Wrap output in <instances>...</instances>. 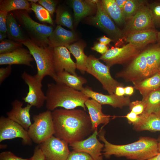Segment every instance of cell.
<instances>
[{
  "instance_id": "1",
  "label": "cell",
  "mask_w": 160,
  "mask_h": 160,
  "mask_svg": "<svg viewBox=\"0 0 160 160\" xmlns=\"http://www.w3.org/2000/svg\"><path fill=\"white\" fill-rule=\"evenodd\" d=\"M52 113L54 135L69 144L93 132L89 114L84 110L57 108Z\"/></svg>"
},
{
  "instance_id": "52",
  "label": "cell",
  "mask_w": 160,
  "mask_h": 160,
  "mask_svg": "<svg viewBox=\"0 0 160 160\" xmlns=\"http://www.w3.org/2000/svg\"><path fill=\"white\" fill-rule=\"evenodd\" d=\"M7 33H0V42L5 39L7 37Z\"/></svg>"
},
{
  "instance_id": "29",
  "label": "cell",
  "mask_w": 160,
  "mask_h": 160,
  "mask_svg": "<svg viewBox=\"0 0 160 160\" xmlns=\"http://www.w3.org/2000/svg\"><path fill=\"white\" fill-rule=\"evenodd\" d=\"M134 89L143 97L150 92L160 88V76L157 73L137 82L133 83Z\"/></svg>"
},
{
  "instance_id": "19",
  "label": "cell",
  "mask_w": 160,
  "mask_h": 160,
  "mask_svg": "<svg viewBox=\"0 0 160 160\" xmlns=\"http://www.w3.org/2000/svg\"><path fill=\"white\" fill-rule=\"evenodd\" d=\"M34 59L28 49L22 47L8 53L0 54V65H23L32 67Z\"/></svg>"
},
{
  "instance_id": "39",
  "label": "cell",
  "mask_w": 160,
  "mask_h": 160,
  "mask_svg": "<svg viewBox=\"0 0 160 160\" xmlns=\"http://www.w3.org/2000/svg\"><path fill=\"white\" fill-rule=\"evenodd\" d=\"M66 160H94L89 154L82 152H70Z\"/></svg>"
},
{
  "instance_id": "45",
  "label": "cell",
  "mask_w": 160,
  "mask_h": 160,
  "mask_svg": "<svg viewBox=\"0 0 160 160\" xmlns=\"http://www.w3.org/2000/svg\"><path fill=\"white\" fill-rule=\"evenodd\" d=\"M30 159V160H44V156L39 145L35 147L33 155Z\"/></svg>"
},
{
  "instance_id": "17",
  "label": "cell",
  "mask_w": 160,
  "mask_h": 160,
  "mask_svg": "<svg viewBox=\"0 0 160 160\" xmlns=\"http://www.w3.org/2000/svg\"><path fill=\"white\" fill-rule=\"evenodd\" d=\"M81 92L89 98L94 100L101 105H108L114 108H122L129 106L131 102L129 96H119L115 94L104 95L93 91L88 86Z\"/></svg>"
},
{
  "instance_id": "24",
  "label": "cell",
  "mask_w": 160,
  "mask_h": 160,
  "mask_svg": "<svg viewBox=\"0 0 160 160\" xmlns=\"http://www.w3.org/2000/svg\"><path fill=\"white\" fill-rule=\"evenodd\" d=\"M53 79L56 83L65 84L81 91L84 88L83 85L87 82V79L83 76H75L65 71L56 73Z\"/></svg>"
},
{
  "instance_id": "46",
  "label": "cell",
  "mask_w": 160,
  "mask_h": 160,
  "mask_svg": "<svg viewBox=\"0 0 160 160\" xmlns=\"http://www.w3.org/2000/svg\"><path fill=\"white\" fill-rule=\"evenodd\" d=\"M91 49L101 54L102 55L105 53L108 50L107 45L100 43H96Z\"/></svg>"
},
{
  "instance_id": "51",
  "label": "cell",
  "mask_w": 160,
  "mask_h": 160,
  "mask_svg": "<svg viewBox=\"0 0 160 160\" xmlns=\"http://www.w3.org/2000/svg\"><path fill=\"white\" fill-rule=\"evenodd\" d=\"M119 7L122 10L127 0H115Z\"/></svg>"
},
{
  "instance_id": "56",
  "label": "cell",
  "mask_w": 160,
  "mask_h": 160,
  "mask_svg": "<svg viewBox=\"0 0 160 160\" xmlns=\"http://www.w3.org/2000/svg\"><path fill=\"white\" fill-rule=\"evenodd\" d=\"M160 76V67H159L157 73Z\"/></svg>"
},
{
  "instance_id": "50",
  "label": "cell",
  "mask_w": 160,
  "mask_h": 160,
  "mask_svg": "<svg viewBox=\"0 0 160 160\" xmlns=\"http://www.w3.org/2000/svg\"><path fill=\"white\" fill-rule=\"evenodd\" d=\"M157 140L158 142V154L156 156L146 160H160V135Z\"/></svg>"
},
{
  "instance_id": "48",
  "label": "cell",
  "mask_w": 160,
  "mask_h": 160,
  "mask_svg": "<svg viewBox=\"0 0 160 160\" xmlns=\"http://www.w3.org/2000/svg\"><path fill=\"white\" fill-rule=\"evenodd\" d=\"M124 87L119 86L116 88L115 94L119 96H123L125 95Z\"/></svg>"
},
{
  "instance_id": "31",
  "label": "cell",
  "mask_w": 160,
  "mask_h": 160,
  "mask_svg": "<svg viewBox=\"0 0 160 160\" xmlns=\"http://www.w3.org/2000/svg\"><path fill=\"white\" fill-rule=\"evenodd\" d=\"M101 1L105 10L116 23L121 25L125 23L122 11L117 5L115 0H102Z\"/></svg>"
},
{
  "instance_id": "21",
  "label": "cell",
  "mask_w": 160,
  "mask_h": 160,
  "mask_svg": "<svg viewBox=\"0 0 160 160\" xmlns=\"http://www.w3.org/2000/svg\"><path fill=\"white\" fill-rule=\"evenodd\" d=\"M85 104L88 111L93 132L100 124L105 125L109 122L111 116L103 112L102 105L89 98L86 101Z\"/></svg>"
},
{
  "instance_id": "4",
  "label": "cell",
  "mask_w": 160,
  "mask_h": 160,
  "mask_svg": "<svg viewBox=\"0 0 160 160\" xmlns=\"http://www.w3.org/2000/svg\"><path fill=\"white\" fill-rule=\"evenodd\" d=\"M22 44L27 47L36 63L37 72L35 76L36 78L41 81L46 76L53 79L56 73L53 66L51 47L39 45L28 38Z\"/></svg>"
},
{
  "instance_id": "28",
  "label": "cell",
  "mask_w": 160,
  "mask_h": 160,
  "mask_svg": "<svg viewBox=\"0 0 160 160\" xmlns=\"http://www.w3.org/2000/svg\"><path fill=\"white\" fill-rule=\"evenodd\" d=\"M85 47L84 44L80 41L71 44L66 47L75 58L76 68L82 74H84L86 72L88 57L84 52Z\"/></svg>"
},
{
  "instance_id": "37",
  "label": "cell",
  "mask_w": 160,
  "mask_h": 160,
  "mask_svg": "<svg viewBox=\"0 0 160 160\" xmlns=\"http://www.w3.org/2000/svg\"><path fill=\"white\" fill-rule=\"evenodd\" d=\"M147 6L152 15L155 27H160V1L148 3Z\"/></svg>"
},
{
  "instance_id": "55",
  "label": "cell",
  "mask_w": 160,
  "mask_h": 160,
  "mask_svg": "<svg viewBox=\"0 0 160 160\" xmlns=\"http://www.w3.org/2000/svg\"><path fill=\"white\" fill-rule=\"evenodd\" d=\"M1 145L3 147H0V148H6L7 146H6V145Z\"/></svg>"
},
{
  "instance_id": "42",
  "label": "cell",
  "mask_w": 160,
  "mask_h": 160,
  "mask_svg": "<svg viewBox=\"0 0 160 160\" xmlns=\"http://www.w3.org/2000/svg\"><path fill=\"white\" fill-rule=\"evenodd\" d=\"M8 13L0 11V33H7V23Z\"/></svg>"
},
{
  "instance_id": "53",
  "label": "cell",
  "mask_w": 160,
  "mask_h": 160,
  "mask_svg": "<svg viewBox=\"0 0 160 160\" xmlns=\"http://www.w3.org/2000/svg\"><path fill=\"white\" fill-rule=\"evenodd\" d=\"M157 43L160 44V31L158 32Z\"/></svg>"
},
{
  "instance_id": "16",
  "label": "cell",
  "mask_w": 160,
  "mask_h": 160,
  "mask_svg": "<svg viewBox=\"0 0 160 160\" xmlns=\"http://www.w3.org/2000/svg\"><path fill=\"white\" fill-rule=\"evenodd\" d=\"M53 63L55 71L56 73L63 71L71 74L78 75L76 70V63L71 58L70 53L65 47H52Z\"/></svg>"
},
{
  "instance_id": "49",
  "label": "cell",
  "mask_w": 160,
  "mask_h": 160,
  "mask_svg": "<svg viewBox=\"0 0 160 160\" xmlns=\"http://www.w3.org/2000/svg\"><path fill=\"white\" fill-rule=\"evenodd\" d=\"M125 95L128 96L132 95L134 92V88L132 86H127L124 87Z\"/></svg>"
},
{
  "instance_id": "13",
  "label": "cell",
  "mask_w": 160,
  "mask_h": 160,
  "mask_svg": "<svg viewBox=\"0 0 160 160\" xmlns=\"http://www.w3.org/2000/svg\"><path fill=\"white\" fill-rule=\"evenodd\" d=\"M16 138H21L23 145H30L32 143L28 131L8 117L1 116L0 118V142Z\"/></svg>"
},
{
  "instance_id": "11",
  "label": "cell",
  "mask_w": 160,
  "mask_h": 160,
  "mask_svg": "<svg viewBox=\"0 0 160 160\" xmlns=\"http://www.w3.org/2000/svg\"><path fill=\"white\" fill-rule=\"evenodd\" d=\"M21 78L28 87L26 95L22 99L32 106L38 108L42 107L46 99L42 89V81L39 80L35 75H31L25 71L22 73Z\"/></svg>"
},
{
  "instance_id": "35",
  "label": "cell",
  "mask_w": 160,
  "mask_h": 160,
  "mask_svg": "<svg viewBox=\"0 0 160 160\" xmlns=\"http://www.w3.org/2000/svg\"><path fill=\"white\" fill-rule=\"evenodd\" d=\"M31 10L34 13L39 21L53 25V22L49 12L40 4L31 3Z\"/></svg>"
},
{
  "instance_id": "5",
  "label": "cell",
  "mask_w": 160,
  "mask_h": 160,
  "mask_svg": "<svg viewBox=\"0 0 160 160\" xmlns=\"http://www.w3.org/2000/svg\"><path fill=\"white\" fill-rule=\"evenodd\" d=\"M15 16L27 32L31 39L41 46H49V38L54 30L53 27L33 20L26 11L16 10Z\"/></svg>"
},
{
  "instance_id": "23",
  "label": "cell",
  "mask_w": 160,
  "mask_h": 160,
  "mask_svg": "<svg viewBox=\"0 0 160 160\" xmlns=\"http://www.w3.org/2000/svg\"><path fill=\"white\" fill-rule=\"evenodd\" d=\"M98 0H72L70 1L74 12L75 25L84 17L93 13L97 8Z\"/></svg>"
},
{
  "instance_id": "3",
  "label": "cell",
  "mask_w": 160,
  "mask_h": 160,
  "mask_svg": "<svg viewBox=\"0 0 160 160\" xmlns=\"http://www.w3.org/2000/svg\"><path fill=\"white\" fill-rule=\"evenodd\" d=\"M45 95L46 108L51 111L58 107L70 110L78 107L86 111L85 103L89 98L81 91L57 83L47 84Z\"/></svg>"
},
{
  "instance_id": "14",
  "label": "cell",
  "mask_w": 160,
  "mask_h": 160,
  "mask_svg": "<svg viewBox=\"0 0 160 160\" xmlns=\"http://www.w3.org/2000/svg\"><path fill=\"white\" fill-rule=\"evenodd\" d=\"M147 4L141 7L128 20L123 30L125 37L135 32L155 28L151 12Z\"/></svg>"
},
{
  "instance_id": "41",
  "label": "cell",
  "mask_w": 160,
  "mask_h": 160,
  "mask_svg": "<svg viewBox=\"0 0 160 160\" xmlns=\"http://www.w3.org/2000/svg\"><path fill=\"white\" fill-rule=\"evenodd\" d=\"M30 159H24L19 157L10 151H4L0 154V160H30Z\"/></svg>"
},
{
  "instance_id": "38",
  "label": "cell",
  "mask_w": 160,
  "mask_h": 160,
  "mask_svg": "<svg viewBox=\"0 0 160 160\" xmlns=\"http://www.w3.org/2000/svg\"><path fill=\"white\" fill-rule=\"evenodd\" d=\"M129 106L130 111L138 115L143 113L145 108V104L142 100H136L131 102Z\"/></svg>"
},
{
  "instance_id": "47",
  "label": "cell",
  "mask_w": 160,
  "mask_h": 160,
  "mask_svg": "<svg viewBox=\"0 0 160 160\" xmlns=\"http://www.w3.org/2000/svg\"><path fill=\"white\" fill-rule=\"evenodd\" d=\"M97 39L99 40L100 43L106 45L109 44L111 42L113 41L111 39L105 36L98 38Z\"/></svg>"
},
{
  "instance_id": "30",
  "label": "cell",
  "mask_w": 160,
  "mask_h": 160,
  "mask_svg": "<svg viewBox=\"0 0 160 160\" xmlns=\"http://www.w3.org/2000/svg\"><path fill=\"white\" fill-rule=\"evenodd\" d=\"M145 106L144 113H160V88L150 92L143 97Z\"/></svg>"
},
{
  "instance_id": "25",
  "label": "cell",
  "mask_w": 160,
  "mask_h": 160,
  "mask_svg": "<svg viewBox=\"0 0 160 160\" xmlns=\"http://www.w3.org/2000/svg\"><path fill=\"white\" fill-rule=\"evenodd\" d=\"M140 116L139 121L133 125L135 129L137 131L160 132V113H143Z\"/></svg>"
},
{
  "instance_id": "18",
  "label": "cell",
  "mask_w": 160,
  "mask_h": 160,
  "mask_svg": "<svg viewBox=\"0 0 160 160\" xmlns=\"http://www.w3.org/2000/svg\"><path fill=\"white\" fill-rule=\"evenodd\" d=\"M23 103L19 100L16 99L11 103L12 109L7 113V117L21 126L28 131L32 124L30 111L32 107L27 104L23 107Z\"/></svg>"
},
{
  "instance_id": "36",
  "label": "cell",
  "mask_w": 160,
  "mask_h": 160,
  "mask_svg": "<svg viewBox=\"0 0 160 160\" xmlns=\"http://www.w3.org/2000/svg\"><path fill=\"white\" fill-rule=\"evenodd\" d=\"M22 44L11 39H4L0 43V54L12 52L22 47Z\"/></svg>"
},
{
  "instance_id": "27",
  "label": "cell",
  "mask_w": 160,
  "mask_h": 160,
  "mask_svg": "<svg viewBox=\"0 0 160 160\" xmlns=\"http://www.w3.org/2000/svg\"><path fill=\"white\" fill-rule=\"evenodd\" d=\"M7 28V35L10 39L22 44L28 39L17 22L15 17L11 12L8 14Z\"/></svg>"
},
{
  "instance_id": "20",
  "label": "cell",
  "mask_w": 160,
  "mask_h": 160,
  "mask_svg": "<svg viewBox=\"0 0 160 160\" xmlns=\"http://www.w3.org/2000/svg\"><path fill=\"white\" fill-rule=\"evenodd\" d=\"M158 32L155 28L139 31L126 36L124 40L142 50L148 44L157 42Z\"/></svg>"
},
{
  "instance_id": "34",
  "label": "cell",
  "mask_w": 160,
  "mask_h": 160,
  "mask_svg": "<svg viewBox=\"0 0 160 160\" xmlns=\"http://www.w3.org/2000/svg\"><path fill=\"white\" fill-rule=\"evenodd\" d=\"M56 23L57 25H63L73 29V23L71 15L65 9L59 7L56 10Z\"/></svg>"
},
{
  "instance_id": "8",
  "label": "cell",
  "mask_w": 160,
  "mask_h": 160,
  "mask_svg": "<svg viewBox=\"0 0 160 160\" xmlns=\"http://www.w3.org/2000/svg\"><path fill=\"white\" fill-rule=\"evenodd\" d=\"M115 77L122 78L126 81L133 83L148 77L145 49L129 62L126 68L116 73Z\"/></svg>"
},
{
  "instance_id": "26",
  "label": "cell",
  "mask_w": 160,
  "mask_h": 160,
  "mask_svg": "<svg viewBox=\"0 0 160 160\" xmlns=\"http://www.w3.org/2000/svg\"><path fill=\"white\" fill-rule=\"evenodd\" d=\"M145 49L149 77L157 73L160 67V44L157 43Z\"/></svg>"
},
{
  "instance_id": "9",
  "label": "cell",
  "mask_w": 160,
  "mask_h": 160,
  "mask_svg": "<svg viewBox=\"0 0 160 160\" xmlns=\"http://www.w3.org/2000/svg\"><path fill=\"white\" fill-rule=\"evenodd\" d=\"M142 51L133 45L128 43L121 47H112L102 55L99 59L103 60L111 68L115 64H123L130 62Z\"/></svg>"
},
{
  "instance_id": "10",
  "label": "cell",
  "mask_w": 160,
  "mask_h": 160,
  "mask_svg": "<svg viewBox=\"0 0 160 160\" xmlns=\"http://www.w3.org/2000/svg\"><path fill=\"white\" fill-rule=\"evenodd\" d=\"M96 4V13L91 18L92 22L114 40L120 41L124 39L125 36L123 30L115 24L108 15L103 6L101 0H98Z\"/></svg>"
},
{
  "instance_id": "32",
  "label": "cell",
  "mask_w": 160,
  "mask_h": 160,
  "mask_svg": "<svg viewBox=\"0 0 160 160\" xmlns=\"http://www.w3.org/2000/svg\"><path fill=\"white\" fill-rule=\"evenodd\" d=\"M31 10V4L26 0H4L0 1V11L9 13L12 11Z\"/></svg>"
},
{
  "instance_id": "40",
  "label": "cell",
  "mask_w": 160,
  "mask_h": 160,
  "mask_svg": "<svg viewBox=\"0 0 160 160\" xmlns=\"http://www.w3.org/2000/svg\"><path fill=\"white\" fill-rule=\"evenodd\" d=\"M39 4L46 9L52 15L55 12L57 3L52 0H39L38 2Z\"/></svg>"
},
{
  "instance_id": "43",
  "label": "cell",
  "mask_w": 160,
  "mask_h": 160,
  "mask_svg": "<svg viewBox=\"0 0 160 160\" xmlns=\"http://www.w3.org/2000/svg\"><path fill=\"white\" fill-rule=\"evenodd\" d=\"M12 66L9 65L7 67L0 68V84L1 85L4 81L11 74L12 72Z\"/></svg>"
},
{
  "instance_id": "54",
  "label": "cell",
  "mask_w": 160,
  "mask_h": 160,
  "mask_svg": "<svg viewBox=\"0 0 160 160\" xmlns=\"http://www.w3.org/2000/svg\"><path fill=\"white\" fill-rule=\"evenodd\" d=\"M28 1L31 2V3H36V2H38L39 0H27Z\"/></svg>"
},
{
  "instance_id": "15",
  "label": "cell",
  "mask_w": 160,
  "mask_h": 160,
  "mask_svg": "<svg viewBox=\"0 0 160 160\" xmlns=\"http://www.w3.org/2000/svg\"><path fill=\"white\" fill-rule=\"evenodd\" d=\"M98 134L97 129L87 138L69 144V146L73 151L87 153L94 160H103L101 152L104 147V144L98 139Z\"/></svg>"
},
{
  "instance_id": "33",
  "label": "cell",
  "mask_w": 160,
  "mask_h": 160,
  "mask_svg": "<svg viewBox=\"0 0 160 160\" xmlns=\"http://www.w3.org/2000/svg\"><path fill=\"white\" fill-rule=\"evenodd\" d=\"M147 4L145 0H127L122 10L125 20L130 19L141 7Z\"/></svg>"
},
{
  "instance_id": "7",
  "label": "cell",
  "mask_w": 160,
  "mask_h": 160,
  "mask_svg": "<svg viewBox=\"0 0 160 160\" xmlns=\"http://www.w3.org/2000/svg\"><path fill=\"white\" fill-rule=\"evenodd\" d=\"M33 122L28 130L32 141L40 144L54 135L52 111L48 110L33 115Z\"/></svg>"
},
{
  "instance_id": "6",
  "label": "cell",
  "mask_w": 160,
  "mask_h": 160,
  "mask_svg": "<svg viewBox=\"0 0 160 160\" xmlns=\"http://www.w3.org/2000/svg\"><path fill=\"white\" fill-rule=\"evenodd\" d=\"M110 68L94 55L88 56L86 72L96 79L101 84L103 89L109 94H113L115 93L117 87H124V85L113 78L110 74Z\"/></svg>"
},
{
  "instance_id": "44",
  "label": "cell",
  "mask_w": 160,
  "mask_h": 160,
  "mask_svg": "<svg viewBox=\"0 0 160 160\" xmlns=\"http://www.w3.org/2000/svg\"><path fill=\"white\" fill-rule=\"evenodd\" d=\"M124 117L127 119L128 123L132 124L133 125L137 124L140 119V115L131 111L128 113Z\"/></svg>"
},
{
  "instance_id": "2",
  "label": "cell",
  "mask_w": 160,
  "mask_h": 160,
  "mask_svg": "<svg viewBox=\"0 0 160 160\" xmlns=\"http://www.w3.org/2000/svg\"><path fill=\"white\" fill-rule=\"evenodd\" d=\"M105 132L100 130L98 136L104 144L103 156L107 158L114 155L124 157L134 160H146L159 153L158 142L153 138L142 137L137 141L123 145H117L110 143L105 137Z\"/></svg>"
},
{
  "instance_id": "22",
  "label": "cell",
  "mask_w": 160,
  "mask_h": 160,
  "mask_svg": "<svg viewBox=\"0 0 160 160\" xmlns=\"http://www.w3.org/2000/svg\"><path fill=\"white\" fill-rule=\"evenodd\" d=\"M77 39L75 33L57 25L49 38V46L52 47L67 46Z\"/></svg>"
},
{
  "instance_id": "12",
  "label": "cell",
  "mask_w": 160,
  "mask_h": 160,
  "mask_svg": "<svg viewBox=\"0 0 160 160\" xmlns=\"http://www.w3.org/2000/svg\"><path fill=\"white\" fill-rule=\"evenodd\" d=\"M68 143L53 135L39 144L44 160H66L70 151Z\"/></svg>"
}]
</instances>
